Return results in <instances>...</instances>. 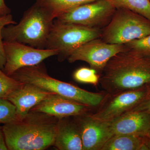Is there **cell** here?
Here are the masks:
<instances>
[{
	"label": "cell",
	"mask_w": 150,
	"mask_h": 150,
	"mask_svg": "<svg viewBox=\"0 0 150 150\" xmlns=\"http://www.w3.org/2000/svg\"><path fill=\"white\" fill-rule=\"evenodd\" d=\"M59 118L30 111L25 117L2 126L8 150H43L54 145Z\"/></svg>",
	"instance_id": "1"
},
{
	"label": "cell",
	"mask_w": 150,
	"mask_h": 150,
	"mask_svg": "<svg viewBox=\"0 0 150 150\" xmlns=\"http://www.w3.org/2000/svg\"><path fill=\"white\" fill-rule=\"evenodd\" d=\"M99 83L106 93L137 89L150 83V60L127 50L112 57L105 65Z\"/></svg>",
	"instance_id": "2"
},
{
	"label": "cell",
	"mask_w": 150,
	"mask_h": 150,
	"mask_svg": "<svg viewBox=\"0 0 150 150\" xmlns=\"http://www.w3.org/2000/svg\"><path fill=\"white\" fill-rule=\"evenodd\" d=\"M10 76L21 82L32 84L93 108L98 106L106 95L87 91L72 84L51 77L41 63L32 67L21 68Z\"/></svg>",
	"instance_id": "3"
},
{
	"label": "cell",
	"mask_w": 150,
	"mask_h": 150,
	"mask_svg": "<svg viewBox=\"0 0 150 150\" xmlns=\"http://www.w3.org/2000/svg\"><path fill=\"white\" fill-rule=\"evenodd\" d=\"M54 20L35 2L25 12L18 23L4 28L2 33L3 40L46 48Z\"/></svg>",
	"instance_id": "4"
},
{
	"label": "cell",
	"mask_w": 150,
	"mask_h": 150,
	"mask_svg": "<svg viewBox=\"0 0 150 150\" xmlns=\"http://www.w3.org/2000/svg\"><path fill=\"white\" fill-rule=\"evenodd\" d=\"M101 35L102 31L98 28L61 22L55 19L46 48L58 51L59 61L62 62L84 43L99 38Z\"/></svg>",
	"instance_id": "5"
},
{
	"label": "cell",
	"mask_w": 150,
	"mask_h": 150,
	"mask_svg": "<svg viewBox=\"0 0 150 150\" xmlns=\"http://www.w3.org/2000/svg\"><path fill=\"white\" fill-rule=\"evenodd\" d=\"M149 34L150 21L129 10L117 9L101 38L110 44H126Z\"/></svg>",
	"instance_id": "6"
},
{
	"label": "cell",
	"mask_w": 150,
	"mask_h": 150,
	"mask_svg": "<svg viewBox=\"0 0 150 150\" xmlns=\"http://www.w3.org/2000/svg\"><path fill=\"white\" fill-rule=\"evenodd\" d=\"M142 88L113 94L106 93L96 111L88 114L98 121H112L129 112L144 100L149 93Z\"/></svg>",
	"instance_id": "7"
},
{
	"label": "cell",
	"mask_w": 150,
	"mask_h": 150,
	"mask_svg": "<svg viewBox=\"0 0 150 150\" xmlns=\"http://www.w3.org/2000/svg\"><path fill=\"white\" fill-rule=\"evenodd\" d=\"M4 48L6 63L2 70L9 76L21 68L39 64L47 58L58 55L56 50L34 48L16 42L4 41Z\"/></svg>",
	"instance_id": "8"
},
{
	"label": "cell",
	"mask_w": 150,
	"mask_h": 150,
	"mask_svg": "<svg viewBox=\"0 0 150 150\" xmlns=\"http://www.w3.org/2000/svg\"><path fill=\"white\" fill-rule=\"evenodd\" d=\"M116 9L108 0H96L76 7L55 19L61 22L98 28L111 20Z\"/></svg>",
	"instance_id": "9"
},
{
	"label": "cell",
	"mask_w": 150,
	"mask_h": 150,
	"mask_svg": "<svg viewBox=\"0 0 150 150\" xmlns=\"http://www.w3.org/2000/svg\"><path fill=\"white\" fill-rule=\"evenodd\" d=\"M127 50L126 44H110L98 38L81 46L68 59L70 63L77 61L86 62L97 72L101 74L110 59L118 53Z\"/></svg>",
	"instance_id": "10"
},
{
	"label": "cell",
	"mask_w": 150,
	"mask_h": 150,
	"mask_svg": "<svg viewBox=\"0 0 150 150\" xmlns=\"http://www.w3.org/2000/svg\"><path fill=\"white\" fill-rule=\"evenodd\" d=\"M88 113L74 117L79 131L83 150H101L113 134L108 122L95 120Z\"/></svg>",
	"instance_id": "11"
},
{
	"label": "cell",
	"mask_w": 150,
	"mask_h": 150,
	"mask_svg": "<svg viewBox=\"0 0 150 150\" xmlns=\"http://www.w3.org/2000/svg\"><path fill=\"white\" fill-rule=\"evenodd\" d=\"M92 108L88 105L53 93L35 105L30 111L43 112L61 118L83 115Z\"/></svg>",
	"instance_id": "12"
},
{
	"label": "cell",
	"mask_w": 150,
	"mask_h": 150,
	"mask_svg": "<svg viewBox=\"0 0 150 150\" xmlns=\"http://www.w3.org/2000/svg\"><path fill=\"white\" fill-rule=\"evenodd\" d=\"M113 135H148L150 130V115L141 110H132L108 122Z\"/></svg>",
	"instance_id": "13"
},
{
	"label": "cell",
	"mask_w": 150,
	"mask_h": 150,
	"mask_svg": "<svg viewBox=\"0 0 150 150\" xmlns=\"http://www.w3.org/2000/svg\"><path fill=\"white\" fill-rule=\"evenodd\" d=\"M53 93H55L32 84L22 83L6 99L15 105L20 120L25 117L35 105Z\"/></svg>",
	"instance_id": "14"
},
{
	"label": "cell",
	"mask_w": 150,
	"mask_h": 150,
	"mask_svg": "<svg viewBox=\"0 0 150 150\" xmlns=\"http://www.w3.org/2000/svg\"><path fill=\"white\" fill-rule=\"evenodd\" d=\"M59 118L54 145L60 150H83L79 131L74 118Z\"/></svg>",
	"instance_id": "15"
},
{
	"label": "cell",
	"mask_w": 150,
	"mask_h": 150,
	"mask_svg": "<svg viewBox=\"0 0 150 150\" xmlns=\"http://www.w3.org/2000/svg\"><path fill=\"white\" fill-rule=\"evenodd\" d=\"M96 0H36L52 19L68 12L79 6Z\"/></svg>",
	"instance_id": "16"
},
{
	"label": "cell",
	"mask_w": 150,
	"mask_h": 150,
	"mask_svg": "<svg viewBox=\"0 0 150 150\" xmlns=\"http://www.w3.org/2000/svg\"><path fill=\"white\" fill-rule=\"evenodd\" d=\"M143 142L139 136L114 135L105 144L101 150H140Z\"/></svg>",
	"instance_id": "17"
},
{
	"label": "cell",
	"mask_w": 150,
	"mask_h": 150,
	"mask_svg": "<svg viewBox=\"0 0 150 150\" xmlns=\"http://www.w3.org/2000/svg\"><path fill=\"white\" fill-rule=\"evenodd\" d=\"M116 9H125L136 13L150 21L149 0H108Z\"/></svg>",
	"instance_id": "18"
},
{
	"label": "cell",
	"mask_w": 150,
	"mask_h": 150,
	"mask_svg": "<svg viewBox=\"0 0 150 150\" xmlns=\"http://www.w3.org/2000/svg\"><path fill=\"white\" fill-rule=\"evenodd\" d=\"M18 120L15 105L8 100L0 98V124L4 125Z\"/></svg>",
	"instance_id": "19"
},
{
	"label": "cell",
	"mask_w": 150,
	"mask_h": 150,
	"mask_svg": "<svg viewBox=\"0 0 150 150\" xmlns=\"http://www.w3.org/2000/svg\"><path fill=\"white\" fill-rule=\"evenodd\" d=\"M22 83L6 74L0 68V98L6 99Z\"/></svg>",
	"instance_id": "20"
},
{
	"label": "cell",
	"mask_w": 150,
	"mask_h": 150,
	"mask_svg": "<svg viewBox=\"0 0 150 150\" xmlns=\"http://www.w3.org/2000/svg\"><path fill=\"white\" fill-rule=\"evenodd\" d=\"M73 78L78 82L96 86L99 83L100 76L92 68L81 67L75 71Z\"/></svg>",
	"instance_id": "21"
},
{
	"label": "cell",
	"mask_w": 150,
	"mask_h": 150,
	"mask_svg": "<svg viewBox=\"0 0 150 150\" xmlns=\"http://www.w3.org/2000/svg\"><path fill=\"white\" fill-rule=\"evenodd\" d=\"M126 45L128 50L138 54L150 53V34L143 38L131 41L126 43Z\"/></svg>",
	"instance_id": "22"
},
{
	"label": "cell",
	"mask_w": 150,
	"mask_h": 150,
	"mask_svg": "<svg viewBox=\"0 0 150 150\" xmlns=\"http://www.w3.org/2000/svg\"><path fill=\"white\" fill-rule=\"evenodd\" d=\"M17 23L13 20V17L10 14L4 16H0V68L3 69L6 63V57L4 48L2 33L4 28L11 24H16Z\"/></svg>",
	"instance_id": "23"
},
{
	"label": "cell",
	"mask_w": 150,
	"mask_h": 150,
	"mask_svg": "<svg viewBox=\"0 0 150 150\" xmlns=\"http://www.w3.org/2000/svg\"><path fill=\"white\" fill-rule=\"evenodd\" d=\"M149 98L150 99L147 100L145 98L142 102L140 103L139 104L130 111L141 110L147 112L150 115V98Z\"/></svg>",
	"instance_id": "24"
},
{
	"label": "cell",
	"mask_w": 150,
	"mask_h": 150,
	"mask_svg": "<svg viewBox=\"0 0 150 150\" xmlns=\"http://www.w3.org/2000/svg\"><path fill=\"white\" fill-rule=\"evenodd\" d=\"M11 10L6 5L4 0H0V16L10 14Z\"/></svg>",
	"instance_id": "25"
},
{
	"label": "cell",
	"mask_w": 150,
	"mask_h": 150,
	"mask_svg": "<svg viewBox=\"0 0 150 150\" xmlns=\"http://www.w3.org/2000/svg\"><path fill=\"white\" fill-rule=\"evenodd\" d=\"M0 150H8L6 145L2 126H0Z\"/></svg>",
	"instance_id": "26"
},
{
	"label": "cell",
	"mask_w": 150,
	"mask_h": 150,
	"mask_svg": "<svg viewBox=\"0 0 150 150\" xmlns=\"http://www.w3.org/2000/svg\"><path fill=\"white\" fill-rule=\"evenodd\" d=\"M147 136H149V138H150V130L149 131V133H148Z\"/></svg>",
	"instance_id": "27"
}]
</instances>
